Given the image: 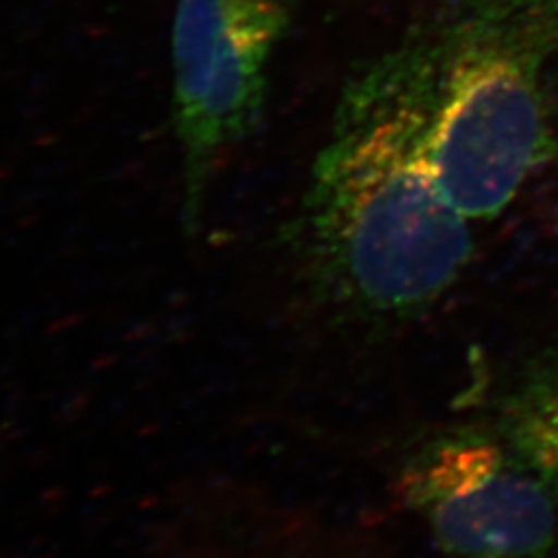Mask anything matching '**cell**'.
Segmentation results:
<instances>
[{
    "label": "cell",
    "mask_w": 558,
    "mask_h": 558,
    "mask_svg": "<svg viewBox=\"0 0 558 558\" xmlns=\"http://www.w3.org/2000/svg\"><path fill=\"white\" fill-rule=\"evenodd\" d=\"M433 114L422 25L341 89L292 232L304 271L327 299L366 315L414 317L468 269L472 220L440 180Z\"/></svg>",
    "instance_id": "obj_1"
},
{
    "label": "cell",
    "mask_w": 558,
    "mask_h": 558,
    "mask_svg": "<svg viewBox=\"0 0 558 558\" xmlns=\"http://www.w3.org/2000/svg\"><path fill=\"white\" fill-rule=\"evenodd\" d=\"M299 0H179L172 25V133L182 221L199 226L220 160L259 126L269 64Z\"/></svg>",
    "instance_id": "obj_3"
},
{
    "label": "cell",
    "mask_w": 558,
    "mask_h": 558,
    "mask_svg": "<svg viewBox=\"0 0 558 558\" xmlns=\"http://www.w3.org/2000/svg\"><path fill=\"white\" fill-rule=\"evenodd\" d=\"M420 25L440 180L470 220H495L555 158L544 83L558 57V0H449Z\"/></svg>",
    "instance_id": "obj_2"
},
{
    "label": "cell",
    "mask_w": 558,
    "mask_h": 558,
    "mask_svg": "<svg viewBox=\"0 0 558 558\" xmlns=\"http://www.w3.org/2000/svg\"><path fill=\"white\" fill-rule=\"evenodd\" d=\"M399 490L449 558H546L555 546V493L507 442L478 433L433 440Z\"/></svg>",
    "instance_id": "obj_4"
},
{
    "label": "cell",
    "mask_w": 558,
    "mask_h": 558,
    "mask_svg": "<svg viewBox=\"0 0 558 558\" xmlns=\"http://www.w3.org/2000/svg\"><path fill=\"white\" fill-rule=\"evenodd\" d=\"M500 430L511 451L558 497V343L521 373L502 401Z\"/></svg>",
    "instance_id": "obj_5"
}]
</instances>
